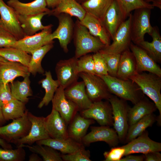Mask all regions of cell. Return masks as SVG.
Wrapping results in <instances>:
<instances>
[{
    "mask_svg": "<svg viewBox=\"0 0 161 161\" xmlns=\"http://www.w3.org/2000/svg\"><path fill=\"white\" fill-rule=\"evenodd\" d=\"M154 102L144 97L138 102L130 107L128 114L129 126L134 124L145 116L153 113L157 109Z\"/></svg>",
    "mask_w": 161,
    "mask_h": 161,
    "instance_id": "27",
    "label": "cell"
},
{
    "mask_svg": "<svg viewBox=\"0 0 161 161\" xmlns=\"http://www.w3.org/2000/svg\"><path fill=\"white\" fill-rule=\"evenodd\" d=\"M27 116L31 123L28 134L24 137L11 143L17 147L24 144L32 145L37 141L50 138L44 126V117L36 116L28 112Z\"/></svg>",
    "mask_w": 161,
    "mask_h": 161,
    "instance_id": "11",
    "label": "cell"
},
{
    "mask_svg": "<svg viewBox=\"0 0 161 161\" xmlns=\"http://www.w3.org/2000/svg\"><path fill=\"white\" fill-rule=\"evenodd\" d=\"M125 149L121 146L112 147L109 151L104 152V161H120L124 156Z\"/></svg>",
    "mask_w": 161,
    "mask_h": 161,
    "instance_id": "46",
    "label": "cell"
},
{
    "mask_svg": "<svg viewBox=\"0 0 161 161\" xmlns=\"http://www.w3.org/2000/svg\"><path fill=\"white\" fill-rule=\"evenodd\" d=\"M53 43L45 45L31 52V59L28 67L30 73L35 75L38 73L43 74L44 70L41 65V61L46 54L53 47Z\"/></svg>",
    "mask_w": 161,
    "mask_h": 161,
    "instance_id": "35",
    "label": "cell"
},
{
    "mask_svg": "<svg viewBox=\"0 0 161 161\" xmlns=\"http://www.w3.org/2000/svg\"><path fill=\"white\" fill-rule=\"evenodd\" d=\"M28 112L27 110L21 117L13 120L11 123L6 126H0V138L11 143L27 136L31 126L28 117Z\"/></svg>",
    "mask_w": 161,
    "mask_h": 161,
    "instance_id": "8",
    "label": "cell"
},
{
    "mask_svg": "<svg viewBox=\"0 0 161 161\" xmlns=\"http://www.w3.org/2000/svg\"><path fill=\"white\" fill-rule=\"evenodd\" d=\"M132 14L131 13L118 28L112 39V43L105 46L99 52L101 53H118L130 49L132 42L131 32V22Z\"/></svg>",
    "mask_w": 161,
    "mask_h": 161,
    "instance_id": "7",
    "label": "cell"
},
{
    "mask_svg": "<svg viewBox=\"0 0 161 161\" xmlns=\"http://www.w3.org/2000/svg\"><path fill=\"white\" fill-rule=\"evenodd\" d=\"M78 58L75 56L61 60L56 64L55 72L60 86L64 89L77 81L79 77L77 70Z\"/></svg>",
    "mask_w": 161,
    "mask_h": 161,
    "instance_id": "12",
    "label": "cell"
},
{
    "mask_svg": "<svg viewBox=\"0 0 161 161\" xmlns=\"http://www.w3.org/2000/svg\"><path fill=\"white\" fill-rule=\"evenodd\" d=\"M80 112L82 116L95 120L100 126L113 125L112 108L108 100L93 102L89 108Z\"/></svg>",
    "mask_w": 161,
    "mask_h": 161,
    "instance_id": "9",
    "label": "cell"
},
{
    "mask_svg": "<svg viewBox=\"0 0 161 161\" xmlns=\"http://www.w3.org/2000/svg\"><path fill=\"white\" fill-rule=\"evenodd\" d=\"M0 27L9 31L18 40L25 36L14 9L0 0Z\"/></svg>",
    "mask_w": 161,
    "mask_h": 161,
    "instance_id": "14",
    "label": "cell"
},
{
    "mask_svg": "<svg viewBox=\"0 0 161 161\" xmlns=\"http://www.w3.org/2000/svg\"><path fill=\"white\" fill-rule=\"evenodd\" d=\"M14 99L8 84L0 83V106L2 107Z\"/></svg>",
    "mask_w": 161,
    "mask_h": 161,
    "instance_id": "48",
    "label": "cell"
},
{
    "mask_svg": "<svg viewBox=\"0 0 161 161\" xmlns=\"http://www.w3.org/2000/svg\"><path fill=\"white\" fill-rule=\"evenodd\" d=\"M148 131L145 130L139 136L122 146L125 149L124 156L134 153L143 154L154 151H161V143L151 139Z\"/></svg>",
    "mask_w": 161,
    "mask_h": 161,
    "instance_id": "16",
    "label": "cell"
},
{
    "mask_svg": "<svg viewBox=\"0 0 161 161\" xmlns=\"http://www.w3.org/2000/svg\"><path fill=\"white\" fill-rule=\"evenodd\" d=\"M58 21L56 30L51 34L52 39L57 38L61 47L65 53L68 52V46L73 37L74 23L72 16L66 13H61L55 16Z\"/></svg>",
    "mask_w": 161,
    "mask_h": 161,
    "instance_id": "13",
    "label": "cell"
},
{
    "mask_svg": "<svg viewBox=\"0 0 161 161\" xmlns=\"http://www.w3.org/2000/svg\"><path fill=\"white\" fill-rule=\"evenodd\" d=\"M44 122L45 128L50 138L63 139L69 137L67 124L54 108H52L50 114L44 117Z\"/></svg>",
    "mask_w": 161,
    "mask_h": 161,
    "instance_id": "18",
    "label": "cell"
},
{
    "mask_svg": "<svg viewBox=\"0 0 161 161\" xmlns=\"http://www.w3.org/2000/svg\"><path fill=\"white\" fill-rule=\"evenodd\" d=\"M90 152L84 147L69 154H61L63 161H91Z\"/></svg>",
    "mask_w": 161,
    "mask_h": 161,
    "instance_id": "44",
    "label": "cell"
},
{
    "mask_svg": "<svg viewBox=\"0 0 161 161\" xmlns=\"http://www.w3.org/2000/svg\"><path fill=\"white\" fill-rule=\"evenodd\" d=\"M86 87V94L92 102L108 100L112 95L103 79L100 76L94 74L85 72L79 74Z\"/></svg>",
    "mask_w": 161,
    "mask_h": 161,
    "instance_id": "6",
    "label": "cell"
},
{
    "mask_svg": "<svg viewBox=\"0 0 161 161\" xmlns=\"http://www.w3.org/2000/svg\"><path fill=\"white\" fill-rule=\"evenodd\" d=\"M46 77L41 80L40 83L45 90V93L42 100L39 104L38 107L41 108L44 106H47L52 101L55 93L58 87L60 86L58 81L54 80L52 78L50 71H46L45 73Z\"/></svg>",
    "mask_w": 161,
    "mask_h": 161,
    "instance_id": "34",
    "label": "cell"
},
{
    "mask_svg": "<svg viewBox=\"0 0 161 161\" xmlns=\"http://www.w3.org/2000/svg\"><path fill=\"white\" fill-rule=\"evenodd\" d=\"M151 9L148 8H141L134 11L132 14L131 22V32L132 42L137 45L144 40L146 33L150 35L153 27L150 23Z\"/></svg>",
    "mask_w": 161,
    "mask_h": 161,
    "instance_id": "5",
    "label": "cell"
},
{
    "mask_svg": "<svg viewBox=\"0 0 161 161\" xmlns=\"http://www.w3.org/2000/svg\"><path fill=\"white\" fill-rule=\"evenodd\" d=\"M0 145L2 148L5 149H12L13 147L11 145L4 140L0 138Z\"/></svg>",
    "mask_w": 161,
    "mask_h": 161,
    "instance_id": "53",
    "label": "cell"
},
{
    "mask_svg": "<svg viewBox=\"0 0 161 161\" xmlns=\"http://www.w3.org/2000/svg\"><path fill=\"white\" fill-rule=\"evenodd\" d=\"M30 75L24 77L22 81L17 80L11 83L10 86L11 94L16 99L25 103L29 101L28 97L32 95L30 88Z\"/></svg>",
    "mask_w": 161,
    "mask_h": 161,
    "instance_id": "36",
    "label": "cell"
},
{
    "mask_svg": "<svg viewBox=\"0 0 161 161\" xmlns=\"http://www.w3.org/2000/svg\"><path fill=\"white\" fill-rule=\"evenodd\" d=\"M6 121L2 114L1 107L0 106V126H2Z\"/></svg>",
    "mask_w": 161,
    "mask_h": 161,
    "instance_id": "55",
    "label": "cell"
},
{
    "mask_svg": "<svg viewBox=\"0 0 161 161\" xmlns=\"http://www.w3.org/2000/svg\"><path fill=\"white\" fill-rule=\"evenodd\" d=\"M122 157L120 161H143L144 160V154L141 155H134L129 154Z\"/></svg>",
    "mask_w": 161,
    "mask_h": 161,
    "instance_id": "50",
    "label": "cell"
},
{
    "mask_svg": "<svg viewBox=\"0 0 161 161\" xmlns=\"http://www.w3.org/2000/svg\"><path fill=\"white\" fill-rule=\"evenodd\" d=\"M80 4H81L83 3L86 1L87 0H76Z\"/></svg>",
    "mask_w": 161,
    "mask_h": 161,
    "instance_id": "57",
    "label": "cell"
},
{
    "mask_svg": "<svg viewBox=\"0 0 161 161\" xmlns=\"http://www.w3.org/2000/svg\"><path fill=\"white\" fill-rule=\"evenodd\" d=\"M61 13L76 17L81 21L86 12L81 4L76 0H62L56 7L51 10L49 15L55 16Z\"/></svg>",
    "mask_w": 161,
    "mask_h": 161,
    "instance_id": "29",
    "label": "cell"
},
{
    "mask_svg": "<svg viewBox=\"0 0 161 161\" xmlns=\"http://www.w3.org/2000/svg\"><path fill=\"white\" fill-rule=\"evenodd\" d=\"M25 104L14 99L3 105L2 111L4 120H13L22 116L27 110Z\"/></svg>",
    "mask_w": 161,
    "mask_h": 161,
    "instance_id": "37",
    "label": "cell"
},
{
    "mask_svg": "<svg viewBox=\"0 0 161 161\" xmlns=\"http://www.w3.org/2000/svg\"><path fill=\"white\" fill-rule=\"evenodd\" d=\"M157 117L152 113L147 115L129 126L125 142L127 143L141 134L157 121Z\"/></svg>",
    "mask_w": 161,
    "mask_h": 161,
    "instance_id": "32",
    "label": "cell"
},
{
    "mask_svg": "<svg viewBox=\"0 0 161 161\" xmlns=\"http://www.w3.org/2000/svg\"><path fill=\"white\" fill-rule=\"evenodd\" d=\"M145 161H161V154L159 151L151 152L144 154Z\"/></svg>",
    "mask_w": 161,
    "mask_h": 161,
    "instance_id": "49",
    "label": "cell"
},
{
    "mask_svg": "<svg viewBox=\"0 0 161 161\" xmlns=\"http://www.w3.org/2000/svg\"><path fill=\"white\" fill-rule=\"evenodd\" d=\"M64 89L60 86L52 100V108L60 114L67 124H69L79 111L76 105L66 97Z\"/></svg>",
    "mask_w": 161,
    "mask_h": 161,
    "instance_id": "17",
    "label": "cell"
},
{
    "mask_svg": "<svg viewBox=\"0 0 161 161\" xmlns=\"http://www.w3.org/2000/svg\"><path fill=\"white\" fill-rule=\"evenodd\" d=\"M95 122L93 119L86 118L80 114H76L67 129L68 137L82 143V138L86 134L89 127Z\"/></svg>",
    "mask_w": 161,
    "mask_h": 161,
    "instance_id": "28",
    "label": "cell"
},
{
    "mask_svg": "<svg viewBox=\"0 0 161 161\" xmlns=\"http://www.w3.org/2000/svg\"><path fill=\"white\" fill-rule=\"evenodd\" d=\"M130 49L136 61L137 73L147 71L161 76V69L160 66L144 49L132 42Z\"/></svg>",
    "mask_w": 161,
    "mask_h": 161,
    "instance_id": "19",
    "label": "cell"
},
{
    "mask_svg": "<svg viewBox=\"0 0 161 161\" xmlns=\"http://www.w3.org/2000/svg\"><path fill=\"white\" fill-rule=\"evenodd\" d=\"M137 73L135 57L130 49L121 54L116 77L120 79H130Z\"/></svg>",
    "mask_w": 161,
    "mask_h": 161,
    "instance_id": "30",
    "label": "cell"
},
{
    "mask_svg": "<svg viewBox=\"0 0 161 161\" xmlns=\"http://www.w3.org/2000/svg\"><path fill=\"white\" fill-rule=\"evenodd\" d=\"M17 40L12 33L0 27V48L12 47Z\"/></svg>",
    "mask_w": 161,
    "mask_h": 161,
    "instance_id": "47",
    "label": "cell"
},
{
    "mask_svg": "<svg viewBox=\"0 0 161 161\" xmlns=\"http://www.w3.org/2000/svg\"><path fill=\"white\" fill-rule=\"evenodd\" d=\"M7 4L13 8L17 14L22 15L44 12L49 13V15L51 11L47 7L46 0H35L27 3L21 2L19 0H9Z\"/></svg>",
    "mask_w": 161,
    "mask_h": 161,
    "instance_id": "23",
    "label": "cell"
},
{
    "mask_svg": "<svg viewBox=\"0 0 161 161\" xmlns=\"http://www.w3.org/2000/svg\"><path fill=\"white\" fill-rule=\"evenodd\" d=\"M62 0H46L48 8L53 9L56 7Z\"/></svg>",
    "mask_w": 161,
    "mask_h": 161,
    "instance_id": "51",
    "label": "cell"
},
{
    "mask_svg": "<svg viewBox=\"0 0 161 161\" xmlns=\"http://www.w3.org/2000/svg\"><path fill=\"white\" fill-rule=\"evenodd\" d=\"M148 3L151 2V4L154 7H156L161 9V0H142Z\"/></svg>",
    "mask_w": 161,
    "mask_h": 161,
    "instance_id": "52",
    "label": "cell"
},
{
    "mask_svg": "<svg viewBox=\"0 0 161 161\" xmlns=\"http://www.w3.org/2000/svg\"><path fill=\"white\" fill-rule=\"evenodd\" d=\"M53 25L50 26L38 33L25 36L18 40L12 47L21 49L28 53L49 44L54 43L51 34Z\"/></svg>",
    "mask_w": 161,
    "mask_h": 161,
    "instance_id": "10",
    "label": "cell"
},
{
    "mask_svg": "<svg viewBox=\"0 0 161 161\" xmlns=\"http://www.w3.org/2000/svg\"><path fill=\"white\" fill-rule=\"evenodd\" d=\"M80 22L91 34L98 38L105 46L111 44L110 36L101 20L86 13Z\"/></svg>",
    "mask_w": 161,
    "mask_h": 161,
    "instance_id": "25",
    "label": "cell"
},
{
    "mask_svg": "<svg viewBox=\"0 0 161 161\" xmlns=\"http://www.w3.org/2000/svg\"><path fill=\"white\" fill-rule=\"evenodd\" d=\"M43 160L39 157L38 154L33 153L29 156V161H42Z\"/></svg>",
    "mask_w": 161,
    "mask_h": 161,
    "instance_id": "54",
    "label": "cell"
},
{
    "mask_svg": "<svg viewBox=\"0 0 161 161\" xmlns=\"http://www.w3.org/2000/svg\"><path fill=\"white\" fill-rule=\"evenodd\" d=\"M125 16L127 18L131 12L141 8L153 9L154 7L150 3L142 0H116Z\"/></svg>",
    "mask_w": 161,
    "mask_h": 161,
    "instance_id": "40",
    "label": "cell"
},
{
    "mask_svg": "<svg viewBox=\"0 0 161 161\" xmlns=\"http://www.w3.org/2000/svg\"><path fill=\"white\" fill-rule=\"evenodd\" d=\"M101 54L106 61L108 75L112 77H116L121 54Z\"/></svg>",
    "mask_w": 161,
    "mask_h": 161,
    "instance_id": "42",
    "label": "cell"
},
{
    "mask_svg": "<svg viewBox=\"0 0 161 161\" xmlns=\"http://www.w3.org/2000/svg\"><path fill=\"white\" fill-rule=\"evenodd\" d=\"M22 147L15 149L0 148V161H23L25 159L26 153Z\"/></svg>",
    "mask_w": 161,
    "mask_h": 161,
    "instance_id": "41",
    "label": "cell"
},
{
    "mask_svg": "<svg viewBox=\"0 0 161 161\" xmlns=\"http://www.w3.org/2000/svg\"><path fill=\"white\" fill-rule=\"evenodd\" d=\"M28 67L21 64L7 61L0 62V83H12L17 77L30 75Z\"/></svg>",
    "mask_w": 161,
    "mask_h": 161,
    "instance_id": "22",
    "label": "cell"
},
{
    "mask_svg": "<svg viewBox=\"0 0 161 161\" xmlns=\"http://www.w3.org/2000/svg\"><path fill=\"white\" fill-rule=\"evenodd\" d=\"M92 56L95 74L99 76L108 75L106 61L101 53H94Z\"/></svg>",
    "mask_w": 161,
    "mask_h": 161,
    "instance_id": "45",
    "label": "cell"
},
{
    "mask_svg": "<svg viewBox=\"0 0 161 161\" xmlns=\"http://www.w3.org/2000/svg\"><path fill=\"white\" fill-rule=\"evenodd\" d=\"M73 38L75 47L74 56L77 58L90 53L98 52L105 46L98 38L91 34L78 19L74 23Z\"/></svg>",
    "mask_w": 161,
    "mask_h": 161,
    "instance_id": "3",
    "label": "cell"
},
{
    "mask_svg": "<svg viewBox=\"0 0 161 161\" xmlns=\"http://www.w3.org/2000/svg\"><path fill=\"white\" fill-rule=\"evenodd\" d=\"M7 61V60H6L1 56L0 55V62H4Z\"/></svg>",
    "mask_w": 161,
    "mask_h": 161,
    "instance_id": "56",
    "label": "cell"
},
{
    "mask_svg": "<svg viewBox=\"0 0 161 161\" xmlns=\"http://www.w3.org/2000/svg\"><path fill=\"white\" fill-rule=\"evenodd\" d=\"M130 79L136 83L143 93L150 98L158 110V124H161V76L150 72L137 73Z\"/></svg>",
    "mask_w": 161,
    "mask_h": 161,
    "instance_id": "2",
    "label": "cell"
},
{
    "mask_svg": "<svg viewBox=\"0 0 161 161\" xmlns=\"http://www.w3.org/2000/svg\"><path fill=\"white\" fill-rule=\"evenodd\" d=\"M152 41L151 42L144 40L138 44V46L144 49L156 63L161 62V36L157 27H153L150 35Z\"/></svg>",
    "mask_w": 161,
    "mask_h": 161,
    "instance_id": "31",
    "label": "cell"
},
{
    "mask_svg": "<svg viewBox=\"0 0 161 161\" xmlns=\"http://www.w3.org/2000/svg\"><path fill=\"white\" fill-rule=\"evenodd\" d=\"M114 0H87L81 4L87 13L101 21Z\"/></svg>",
    "mask_w": 161,
    "mask_h": 161,
    "instance_id": "33",
    "label": "cell"
},
{
    "mask_svg": "<svg viewBox=\"0 0 161 161\" xmlns=\"http://www.w3.org/2000/svg\"><path fill=\"white\" fill-rule=\"evenodd\" d=\"M19 147H26L32 153L39 154L44 161H63L61 153L47 145L38 144L33 145L24 144Z\"/></svg>",
    "mask_w": 161,
    "mask_h": 161,
    "instance_id": "39",
    "label": "cell"
},
{
    "mask_svg": "<svg viewBox=\"0 0 161 161\" xmlns=\"http://www.w3.org/2000/svg\"><path fill=\"white\" fill-rule=\"evenodd\" d=\"M49 15L48 12L28 15L17 14V18L20 26L25 36L33 35L38 31L49 27L50 24L44 25L41 21L43 17Z\"/></svg>",
    "mask_w": 161,
    "mask_h": 161,
    "instance_id": "24",
    "label": "cell"
},
{
    "mask_svg": "<svg viewBox=\"0 0 161 161\" xmlns=\"http://www.w3.org/2000/svg\"><path fill=\"white\" fill-rule=\"evenodd\" d=\"M126 18L117 1L114 0L101 21L111 39Z\"/></svg>",
    "mask_w": 161,
    "mask_h": 161,
    "instance_id": "21",
    "label": "cell"
},
{
    "mask_svg": "<svg viewBox=\"0 0 161 161\" xmlns=\"http://www.w3.org/2000/svg\"><path fill=\"white\" fill-rule=\"evenodd\" d=\"M20 49L13 47L0 48V55L7 61L20 63L28 67L31 56Z\"/></svg>",
    "mask_w": 161,
    "mask_h": 161,
    "instance_id": "38",
    "label": "cell"
},
{
    "mask_svg": "<svg viewBox=\"0 0 161 161\" xmlns=\"http://www.w3.org/2000/svg\"><path fill=\"white\" fill-rule=\"evenodd\" d=\"M36 144L47 145L60 151L62 154H69L84 147L82 143L69 137L57 139L49 138L36 142Z\"/></svg>",
    "mask_w": 161,
    "mask_h": 161,
    "instance_id": "26",
    "label": "cell"
},
{
    "mask_svg": "<svg viewBox=\"0 0 161 161\" xmlns=\"http://www.w3.org/2000/svg\"><path fill=\"white\" fill-rule=\"evenodd\" d=\"M66 97L73 102L78 108L79 111H82L89 108L93 102L88 97L86 87L83 81H78L64 90Z\"/></svg>",
    "mask_w": 161,
    "mask_h": 161,
    "instance_id": "20",
    "label": "cell"
},
{
    "mask_svg": "<svg viewBox=\"0 0 161 161\" xmlns=\"http://www.w3.org/2000/svg\"><path fill=\"white\" fill-rule=\"evenodd\" d=\"M91 131L83 137L82 143L86 145L98 141L106 142L110 147L117 146L119 141L117 133L110 126H102L90 127Z\"/></svg>",
    "mask_w": 161,
    "mask_h": 161,
    "instance_id": "15",
    "label": "cell"
},
{
    "mask_svg": "<svg viewBox=\"0 0 161 161\" xmlns=\"http://www.w3.org/2000/svg\"><path fill=\"white\" fill-rule=\"evenodd\" d=\"M112 110L113 126L120 142H125L129 128L128 114L130 107L126 101L112 95L108 100Z\"/></svg>",
    "mask_w": 161,
    "mask_h": 161,
    "instance_id": "4",
    "label": "cell"
},
{
    "mask_svg": "<svg viewBox=\"0 0 161 161\" xmlns=\"http://www.w3.org/2000/svg\"><path fill=\"white\" fill-rule=\"evenodd\" d=\"M77 70L79 73L83 72L95 74L92 55L87 54L78 58Z\"/></svg>",
    "mask_w": 161,
    "mask_h": 161,
    "instance_id": "43",
    "label": "cell"
},
{
    "mask_svg": "<svg viewBox=\"0 0 161 161\" xmlns=\"http://www.w3.org/2000/svg\"><path fill=\"white\" fill-rule=\"evenodd\" d=\"M104 81L112 94L134 105L145 96L138 86L130 79L123 80L108 75L100 76Z\"/></svg>",
    "mask_w": 161,
    "mask_h": 161,
    "instance_id": "1",
    "label": "cell"
}]
</instances>
